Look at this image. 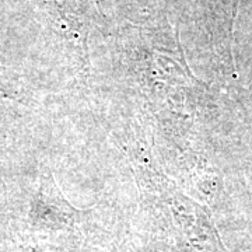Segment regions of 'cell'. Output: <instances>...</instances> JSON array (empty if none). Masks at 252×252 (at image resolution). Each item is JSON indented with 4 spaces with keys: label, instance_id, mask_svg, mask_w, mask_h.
I'll return each mask as SVG.
<instances>
[]
</instances>
